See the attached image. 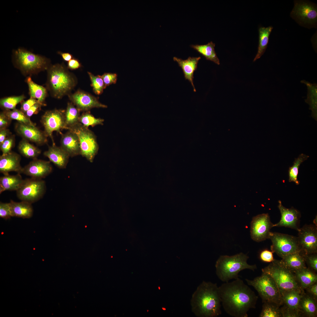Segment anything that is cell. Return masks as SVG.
<instances>
[{
	"mask_svg": "<svg viewBox=\"0 0 317 317\" xmlns=\"http://www.w3.org/2000/svg\"><path fill=\"white\" fill-rule=\"evenodd\" d=\"M218 288L222 305L230 316L247 317L249 309L255 308L258 296L239 278Z\"/></svg>",
	"mask_w": 317,
	"mask_h": 317,
	"instance_id": "1",
	"label": "cell"
},
{
	"mask_svg": "<svg viewBox=\"0 0 317 317\" xmlns=\"http://www.w3.org/2000/svg\"><path fill=\"white\" fill-rule=\"evenodd\" d=\"M193 312L199 317H217L222 313L219 288L216 283L203 281L192 294Z\"/></svg>",
	"mask_w": 317,
	"mask_h": 317,
	"instance_id": "2",
	"label": "cell"
},
{
	"mask_svg": "<svg viewBox=\"0 0 317 317\" xmlns=\"http://www.w3.org/2000/svg\"><path fill=\"white\" fill-rule=\"evenodd\" d=\"M46 88L51 96L60 99L70 93L77 84V79L63 63L51 65L47 70Z\"/></svg>",
	"mask_w": 317,
	"mask_h": 317,
	"instance_id": "3",
	"label": "cell"
},
{
	"mask_svg": "<svg viewBox=\"0 0 317 317\" xmlns=\"http://www.w3.org/2000/svg\"><path fill=\"white\" fill-rule=\"evenodd\" d=\"M249 258L246 254L242 252L231 256H220L215 264L217 277L221 281L226 282L238 278L239 273L243 270L249 269L254 271L257 266L247 263Z\"/></svg>",
	"mask_w": 317,
	"mask_h": 317,
	"instance_id": "4",
	"label": "cell"
},
{
	"mask_svg": "<svg viewBox=\"0 0 317 317\" xmlns=\"http://www.w3.org/2000/svg\"><path fill=\"white\" fill-rule=\"evenodd\" d=\"M12 62L15 67L27 77L47 70L51 65L49 58L22 48L13 51Z\"/></svg>",
	"mask_w": 317,
	"mask_h": 317,
	"instance_id": "5",
	"label": "cell"
},
{
	"mask_svg": "<svg viewBox=\"0 0 317 317\" xmlns=\"http://www.w3.org/2000/svg\"><path fill=\"white\" fill-rule=\"evenodd\" d=\"M262 271V273L269 275L273 279L282 295L290 291H304L300 286L294 272L286 267L281 260L274 259Z\"/></svg>",
	"mask_w": 317,
	"mask_h": 317,
	"instance_id": "6",
	"label": "cell"
},
{
	"mask_svg": "<svg viewBox=\"0 0 317 317\" xmlns=\"http://www.w3.org/2000/svg\"><path fill=\"white\" fill-rule=\"evenodd\" d=\"M245 280L248 285L252 286L257 291L263 303H275L279 306L283 304L282 295L276 283L269 275L262 274L253 280Z\"/></svg>",
	"mask_w": 317,
	"mask_h": 317,
	"instance_id": "7",
	"label": "cell"
},
{
	"mask_svg": "<svg viewBox=\"0 0 317 317\" xmlns=\"http://www.w3.org/2000/svg\"><path fill=\"white\" fill-rule=\"evenodd\" d=\"M68 130L73 131L77 135L80 143V155L92 162L99 149L96 137L94 132L79 122Z\"/></svg>",
	"mask_w": 317,
	"mask_h": 317,
	"instance_id": "8",
	"label": "cell"
},
{
	"mask_svg": "<svg viewBox=\"0 0 317 317\" xmlns=\"http://www.w3.org/2000/svg\"><path fill=\"white\" fill-rule=\"evenodd\" d=\"M269 239L272 243L271 251L281 258L289 254L301 252L297 237L270 232Z\"/></svg>",
	"mask_w": 317,
	"mask_h": 317,
	"instance_id": "9",
	"label": "cell"
},
{
	"mask_svg": "<svg viewBox=\"0 0 317 317\" xmlns=\"http://www.w3.org/2000/svg\"><path fill=\"white\" fill-rule=\"evenodd\" d=\"M46 190V183L44 181L31 178L23 180L16 191L17 197L20 200L32 204L42 198Z\"/></svg>",
	"mask_w": 317,
	"mask_h": 317,
	"instance_id": "10",
	"label": "cell"
},
{
	"mask_svg": "<svg viewBox=\"0 0 317 317\" xmlns=\"http://www.w3.org/2000/svg\"><path fill=\"white\" fill-rule=\"evenodd\" d=\"M291 16L299 24L305 26H315L317 21L316 6L308 1H295Z\"/></svg>",
	"mask_w": 317,
	"mask_h": 317,
	"instance_id": "11",
	"label": "cell"
},
{
	"mask_svg": "<svg viewBox=\"0 0 317 317\" xmlns=\"http://www.w3.org/2000/svg\"><path fill=\"white\" fill-rule=\"evenodd\" d=\"M65 110L55 109L47 110L42 116L41 123L44 128V132L50 137L53 144H55L53 135L54 131L62 134L61 131L66 129L65 123Z\"/></svg>",
	"mask_w": 317,
	"mask_h": 317,
	"instance_id": "12",
	"label": "cell"
},
{
	"mask_svg": "<svg viewBox=\"0 0 317 317\" xmlns=\"http://www.w3.org/2000/svg\"><path fill=\"white\" fill-rule=\"evenodd\" d=\"M298 232L300 253L305 255L317 253V226L315 224L305 225Z\"/></svg>",
	"mask_w": 317,
	"mask_h": 317,
	"instance_id": "13",
	"label": "cell"
},
{
	"mask_svg": "<svg viewBox=\"0 0 317 317\" xmlns=\"http://www.w3.org/2000/svg\"><path fill=\"white\" fill-rule=\"evenodd\" d=\"M268 213H263L254 217L250 224V235L252 239L260 242L269 239L270 229L273 227Z\"/></svg>",
	"mask_w": 317,
	"mask_h": 317,
	"instance_id": "14",
	"label": "cell"
},
{
	"mask_svg": "<svg viewBox=\"0 0 317 317\" xmlns=\"http://www.w3.org/2000/svg\"><path fill=\"white\" fill-rule=\"evenodd\" d=\"M304 293V291L292 290L282 294L283 304L280 309L282 317L302 316L299 309V304Z\"/></svg>",
	"mask_w": 317,
	"mask_h": 317,
	"instance_id": "15",
	"label": "cell"
},
{
	"mask_svg": "<svg viewBox=\"0 0 317 317\" xmlns=\"http://www.w3.org/2000/svg\"><path fill=\"white\" fill-rule=\"evenodd\" d=\"M68 95L71 102L80 111H89L94 108L107 107V105L100 103L96 97L83 91L79 90Z\"/></svg>",
	"mask_w": 317,
	"mask_h": 317,
	"instance_id": "16",
	"label": "cell"
},
{
	"mask_svg": "<svg viewBox=\"0 0 317 317\" xmlns=\"http://www.w3.org/2000/svg\"><path fill=\"white\" fill-rule=\"evenodd\" d=\"M15 129L16 132L23 139L42 145L48 141V137L44 131L38 128L35 125L27 124L17 122Z\"/></svg>",
	"mask_w": 317,
	"mask_h": 317,
	"instance_id": "17",
	"label": "cell"
},
{
	"mask_svg": "<svg viewBox=\"0 0 317 317\" xmlns=\"http://www.w3.org/2000/svg\"><path fill=\"white\" fill-rule=\"evenodd\" d=\"M278 208L281 214L280 220L279 222L273 224L274 227H284L294 229L297 231L299 230L301 214L298 210L292 207L287 208L282 205L280 200L278 201Z\"/></svg>",
	"mask_w": 317,
	"mask_h": 317,
	"instance_id": "18",
	"label": "cell"
},
{
	"mask_svg": "<svg viewBox=\"0 0 317 317\" xmlns=\"http://www.w3.org/2000/svg\"><path fill=\"white\" fill-rule=\"evenodd\" d=\"M52 167L49 161L37 158L33 159L28 164L22 168L21 173L31 178L42 179L50 174Z\"/></svg>",
	"mask_w": 317,
	"mask_h": 317,
	"instance_id": "19",
	"label": "cell"
},
{
	"mask_svg": "<svg viewBox=\"0 0 317 317\" xmlns=\"http://www.w3.org/2000/svg\"><path fill=\"white\" fill-rule=\"evenodd\" d=\"M21 156L11 151L0 156V172L4 175H7L11 172L21 173L22 168L20 164Z\"/></svg>",
	"mask_w": 317,
	"mask_h": 317,
	"instance_id": "20",
	"label": "cell"
},
{
	"mask_svg": "<svg viewBox=\"0 0 317 317\" xmlns=\"http://www.w3.org/2000/svg\"><path fill=\"white\" fill-rule=\"evenodd\" d=\"M60 147L70 157H73L81 154L80 142L77 134L73 131L68 130L61 134Z\"/></svg>",
	"mask_w": 317,
	"mask_h": 317,
	"instance_id": "21",
	"label": "cell"
},
{
	"mask_svg": "<svg viewBox=\"0 0 317 317\" xmlns=\"http://www.w3.org/2000/svg\"><path fill=\"white\" fill-rule=\"evenodd\" d=\"M43 155L49 159L57 167L60 169L65 168L70 156L60 146L55 144L49 146L47 150L43 153Z\"/></svg>",
	"mask_w": 317,
	"mask_h": 317,
	"instance_id": "22",
	"label": "cell"
},
{
	"mask_svg": "<svg viewBox=\"0 0 317 317\" xmlns=\"http://www.w3.org/2000/svg\"><path fill=\"white\" fill-rule=\"evenodd\" d=\"M200 57H189L187 59L183 60L176 57H173V60L176 62L182 69L184 77L191 83L194 92L196 90L193 83L194 72L197 68V65Z\"/></svg>",
	"mask_w": 317,
	"mask_h": 317,
	"instance_id": "23",
	"label": "cell"
},
{
	"mask_svg": "<svg viewBox=\"0 0 317 317\" xmlns=\"http://www.w3.org/2000/svg\"><path fill=\"white\" fill-rule=\"evenodd\" d=\"M299 309L302 316L317 317V300L305 292L300 299Z\"/></svg>",
	"mask_w": 317,
	"mask_h": 317,
	"instance_id": "24",
	"label": "cell"
},
{
	"mask_svg": "<svg viewBox=\"0 0 317 317\" xmlns=\"http://www.w3.org/2000/svg\"><path fill=\"white\" fill-rule=\"evenodd\" d=\"M23 180L20 173L16 175H4L0 178V193L5 191H17Z\"/></svg>",
	"mask_w": 317,
	"mask_h": 317,
	"instance_id": "25",
	"label": "cell"
},
{
	"mask_svg": "<svg viewBox=\"0 0 317 317\" xmlns=\"http://www.w3.org/2000/svg\"><path fill=\"white\" fill-rule=\"evenodd\" d=\"M294 273L300 286L304 290L310 285L317 282L316 272L307 267Z\"/></svg>",
	"mask_w": 317,
	"mask_h": 317,
	"instance_id": "26",
	"label": "cell"
},
{
	"mask_svg": "<svg viewBox=\"0 0 317 317\" xmlns=\"http://www.w3.org/2000/svg\"><path fill=\"white\" fill-rule=\"evenodd\" d=\"M282 259L285 266L294 272L306 267L304 257L300 252L289 254Z\"/></svg>",
	"mask_w": 317,
	"mask_h": 317,
	"instance_id": "27",
	"label": "cell"
},
{
	"mask_svg": "<svg viewBox=\"0 0 317 317\" xmlns=\"http://www.w3.org/2000/svg\"><path fill=\"white\" fill-rule=\"evenodd\" d=\"M10 203L13 217L29 218L32 216L33 209L31 203L23 201L16 202L12 200H10Z\"/></svg>",
	"mask_w": 317,
	"mask_h": 317,
	"instance_id": "28",
	"label": "cell"
},
{
	"mask_svg": "<svg viewBox=\"0 0 317 317\" xmlns=\"http://www.w3.org/2000/svg\"><path fill=\"white\" fill-rule=\"evenodd\" d=\"M307 87V98L305 100L306 102L310 106L309 109L311 110V116L316 120L317 118V85L311 83L305 80L301 81Z\"/></svg>",
	"mask_w": 317,
	"mask_h": 317,
	"instance_id": "29",
	"label": "cell"
},
{
	"mask_svg": "<svg viewBox=\"0 0 317 317\" xmlns=\"http://www.w3.org/2000/svg\"><path fill=\"white\" fill-rule=\"evenodd\" d=\"M26 81L28 86L30 97L35 98L40 102L46 105L45 101L48 95V90L46 88L34 82L30 76L27 77Z\"/></svg>",
	"mask_w": 317,
	"mask_h": 317,
	"instance_id": "30",
	"label": "cell"
},
{
	"mask_svg": "<svg viewBox=\"0 0 317 317\" xmlns=\"http://www.w3.org/2000/svg\"><path fill=\"white\" fill-rule=\"evenodd\" d=\"M215 44L210 41L204 45H191V47L203 56L206 60H210L219 65L220 60L215 50Z\"/></svg>",
	"mask_w": 317,
	"mask_h": 317,
	"instance_id": "31",
	"label": "cell"
},
{
	"mask_svg": "<svg viewBox=\"0 0 317 317\" xmlns=\"http://www.w3.org/2000/svg\"><path fill=\"white\" fill-rule=\"evenodd\" d=\"M272 26L261 27L259 29V40L258 51L253 61L259 58L264 54L267 47L269 35L273 29Z\"/></svg>",
	"mask_w": 317,
	"mask_h": 317,
	"instance_id": "32",
	"label": "cell"
},
{
	"mask_svg": "<svg viewBox=\"0 0 317 317\" xmlns=\"http://www.w3.org/2000/svg\"><path fill=\"white\" fill-rule=\"evenodd\" d=\"M80 111L72 102H68L65 110V123L66 129L79 123Z\"/></svg>",
	"mask_w": 317,
	"mask_h": 317,
	"instance_id": "33",
	"label": "cell"
},
{
	"mask_svg": "<svg viewBox=\"0 0 317 317\" xmlns=\"http://www.w3.org/2000/svg\"><path fill=\"white\" fill-rule=\"evenodd\" d=\"M18 149L20 153L23 156L33 159L37 158L41 153L40 149L23 139L19 142Z\"/></svg>",
	"mask_w": 317,
	"mask_h": 317,
	"instance_id": "34",
	"label": "cell"
},
{
	"mask_svg": "<svg viewBox=\"0 0 317 317\" xmlns=\"http://www.w3.org/2000/svg\"><path fill=\"white\" fill-rule=\"evenodd\" d=\"M309 156L301 154L298 157L295 158L293 165L290 167L289 170V181L294 182L296 185H298L300 182L298 180L299 168L301 163L306 160Z\"/></svg>",
	"mask_w": 317,
	"mask_h": 317,
	"instance_id": "35",
	"label": "cell"
},
{
	"mask_svg": "<svg viewBox=\"0 0 317 317\" xmlns=\"http://www.w3.org/2000/svg\"><path fill=\"white\" fill-rule=\"evenodd\" d=\"M263 303L262 309L259 317H282L280 306L277 304L270 302Z\"/></svg>",
	"mask_w": 317,
	"mask_h": 317,
	"instance_id": "36",
	"label": "cell"
},
{
	"mask_svg": "<svg viewBox=\"0 0 317 317\" xmlns=\"http://www.w3.org/2000/svg\"><path fill=\"white\" fill-rule=\"evenodd\" d=\"M25 98L23 95L2 98L0 100V107L3 110L14 109L16 105L23 101Z\"/></svg>",
	"mask_w": 317,
	"mask_h": 317,
	"instance_id": "37",
	"label": "cell"
},
{
	"mask_svg": "<svg viewBox=\"0 0 317 317\" xmlns=\"http://www.w3.org/2000/svg\"><path fill=\"white\" fill-rule=\"evenodd\" d=\"M3 111L11 120H16L18 122L25 124L36 125L20 109L16 108L13 110H3Z\"/></svg>",
	"mask_w": 317,
	"mask_h": 317,
	"instance_id": "38",
	"label": "cell"
},
{
	"mask_svg": "<svg viewBox=\"0 0 317 317\" xmlns=\"http://www.w3.org/2000/svg\"><path fill=\"white\" fill-rule=\"evenodd\" d=\"M104 121L103 119L95 118L90 111L84 112L80 115L79 120V123L87 128L90 126L93 127L98 125H102Z\"/></svg>",
	"mask_w": 317,
	"mask_h": 317,
	"instance_id": "39",
	"label": "cell"
},
{
	"mask_svg": "<svg viewBox=\"0 0 317 317\" xmlns=\"http://www.w3.org/2000/svg\"><path fill=\"white\" fill-rule=\"evenodd\" d=\"M91 81V85L93 91L96 94L99 95L102 94L105 88L103 80L100 75L95 76L90 72H88Z\"/></svg>",
	"mask_w": 317,
	"mask_h": 317,
	"instance_id": "40",
	"label": "cell"
},
{
	"mask_svg": "<svg viewBox=\"0 0 317 317\" xmlns=\"http://www.w3.org/2000/svg\"><path fill=\"white\" fill-rule=\"evenodd\" d=\"M15 141V136L12 134L8 136L0 144V149L2 152V154H6L11 151L12 148L14 146Z\"/></svg>",
	"mask_w": 317,
	"mask_h": 317,
	"instance_id": "41",
	"label": "cell"
},
{
	"mask_svg": "<svg viewBox=\"0 0 317 317\" xmlns=\"http://www.w3.org/2000/svg\"><path fill=\"white\" fill-rule=\"evenodd\" d=\"M302 255L304 257L306 263L308 267V268L313 272H316L317 271V253Z\"/></svg>",
	"mask_w": 317,
	"mask_h": 317,
	"instance_id": "42",
	"label": "cell"
},
{
	"mask_svg": "<svg viewBox=\"0 0 317 317\" xmlns=\"http://www.w3.org/2000/svg\"><path fill=\"white\" fill-rule=\"evenodd\" d=\"M13 217L12 210L10 203H0V217L7 220Z\"/></svg>",
	"mask_w": 317,
	"mask_h": 317,
	"instance_id": "43",
	"label": "cell"
},
{
	"mask_svg": "<svg viewBox=\"0 0 317 317\" xmlns=\"http://www.w3.org/2000/svg\"><path fill=\"white\" fill-rule=\"evenodd\" d=\"M101 76L105 88L110 85L115 84L117 79V75L115 73H105Z\"/></svg>",
	"mask_w": 317,
	"mask_h": 317,
	"instance_id": "44",
	"label": "cell"
},
{
	"mask_svg": "<svg viewBox=\"0 0 317 317\" xmlns=\"http://www.w3.org/2000/svg\"><path fill=\"white\" fill-rule=\"evenodd\" d=\"M271 251L267 249L262 250L260 253L259 257L260 260L264 262H271L274 259Z\"/></svg>",
	"mask_w": 317,
	"mask_h": 317,
	"instance_id": "45",
	"label": "cell"
},
{
	"mask_svg": "<svg viewBox=\"0 0 317 317\" xmlns=\"http://www.w3.org/2000/svg\"><path fill=\"white\" fill-rule=\"evenodd\" d=\"M38 101L36 99L30 98L26 101H23L21 103L20 110L25 113L33 105Z\"/></svg>",
	"mask_w": 317,
	"mask_h": 317,
	"instance_id": "46",
	"label": "cell"
},
{
	"mask_svg": "<svg viewBox=\"0 0 317 317\" xmlns=\"http://www.w3.org/2000/svg\"><path fill=\"white\" fill-rule=\"evenodd\" d=\"M46 105L38 101L31 107L25 114L30 118L33 114H37L41 109L42 106Z\"/></svg>",
	"mask_w": 317,
	"mask_h": 317,
	"instance_id": "47",
	"label": "cell"
},
{
	"mask_svg": "<svg viewBox=\"0 0 317 317\" xmlns=\"http://www.w3.org/2000/svg\"><path fill=\"white\" fill-rule=\"evenodd\" d=\"M11 120L3 111L0 113V129L7 128L11 124Z\"/></svg>",
	"mask_w": 317,
	"mask_h": 317,
	"instance_id": "48",
	"label": "cell"
},
{
	"mask_svg": "<svg viewBox=\"0 0 317 317\" xmlns=\"http://www.w3.org/2000/svg\"><path fill=\"white\" fill-rule=\"evenodd\" d=\"M305 290H306L307 294L317 300V282L310 285Z\"/></svg>",
	"mask_w": 317,
	"mask_h": 317,
	"instance_id": "49",
	"label": "cell"
},
{
	"mask_svg": "<svg viewBox=\"0 0 317 317\" xmlns=\"http://www.w3.org/2000/svg\"><path fill=\"white\" fill-rule=\"evenodd\" d=\"M81 66V64L79 60L75 58H72L68 62V68L72 70H76Z\"/></svg>",
	"mask_w": 317,
	"mask_h": 317,
	"instance_id": "50",
	"label": "cell"
},
{
	"mask_svg": "<svg viewBox=\"0 0 317 317\" xmlns=\"http://www.w3.org/2000/svg\"><path fill=\"white\" fill-rule=\"evenodd\" d=\"M12 134L9 130L7 128L0 129V144L9 136Z\"/></svg>",
	"mask_w": 317,
	"mask_h": 317,
	"instance_id": "51",
	"label": "cell"
},
{
	"mask_svg": "<svg viewBox=\"0 0 317 317\" xmlns=\"http://www.w3.org/2000/svg\"><path fill=\"white\" fill-rule=\"evenodd\" d=\"M58 53L61 56L63 60L65 61H69L73 58L72 55L68 53H63L59 51Z\"/></svg>",
	"mask_w": 317,
	"mask_h": 317,
	"instance_id": "52",
	"label": "cell"
},
{
	"mask_svg": "<svg viewBox=\"0 0 317 317\" xmlns=\"http://www.w3.org/2000/svg\"><path fill=\"white\" fill-rule=\"evenodd\" d=\"M316 221H317V217H316L315 218L313 222L315 223V225L317 226V223H316Z\"/></svg>",
	"mask_w": 317,
	"mask_h": 317,
	"instance_id": "53",
	"label": "cell"
}]
</instances>
